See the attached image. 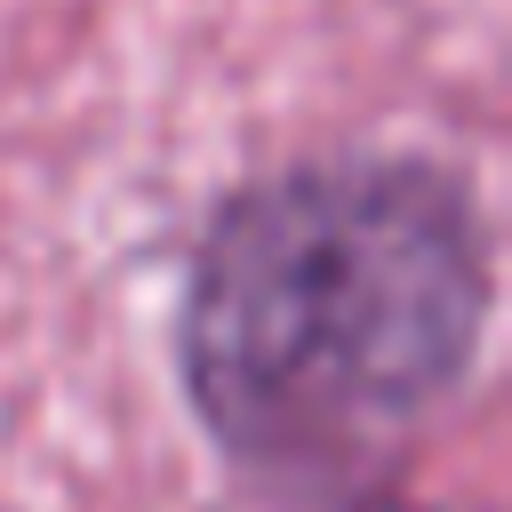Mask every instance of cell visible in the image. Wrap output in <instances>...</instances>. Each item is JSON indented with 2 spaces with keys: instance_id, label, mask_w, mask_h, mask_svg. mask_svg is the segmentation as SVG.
Segmentation results:
<instances>
[{
  "instance_id": "1",
  "label": "cell",
  "mask_w": 512,
  "mask_h": 512,
  "mask_svg": "<svg viewBox=\"0 0 512 512\" xmlns=\"http://www.w3.org/2000/svg\"><path fill=\"white\" fill-rule=\"evenodd\" d=\"M480 184L416 144H336L208 200L168 368L208 456L296 504L384 480L480 376L496 336Z\"/></svg>"
},
{
  "instance_id": "2",
  "label": "cell",
  "mask_w": 512,
  "mask_h": 512,
  "mask_svg": "<svg viewBox=\"0 0 512 512\" xmlns=\"http://www.w3.org/2000/svg\"><path fill=\"white\" fill-rule=\"evenodd\" d=\"M336 512H440V504H416V496H392V488H368V496H344Z\"/></svg>"
}]
</instances>
